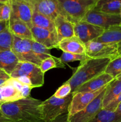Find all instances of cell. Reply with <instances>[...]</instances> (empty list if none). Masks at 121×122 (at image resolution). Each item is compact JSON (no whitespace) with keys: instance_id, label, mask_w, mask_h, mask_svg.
Returning a JSON list of instances; mask_svg holds the SVG:
<instances>
[{"instance_id":"6da1fadb","label":"cell","mask_w":121,"mask_h":122,"mask_svg":"<svg viewBox=\"0 0 121 122\" xmlns=\"http://www.w3.org/2000/svg\"><path fill=\"white\" fill-rule=\"evenodd\" d=\"M42 103L29 96L0 105V111L13 122H44Z\"/></svg>"},{"instance_id":"7a4b0ae2","label":"cell","mask_w":121,"mask_h":122,"mask_svg":"<svg viewBox=\"0 0 121 122\" xmlns=\"http://www.w3.org/2000/svg\"><path fill=\"white\" fill-rule=\"evenodd\" d=\"M109 58H88L81 61L71 78L66 81L71 86L72 93L91 79L104 72L110 62Z\"/></svg>"},{"instance_id":"3957f363","label":"cell","mask_w":121,"mask_h":122,"mask_svg":"<svg viewBox=\"0 0 121 122\" xmlns=\"http://www.w3.org/2000/svg\"><path fill=\"white\" fill-rule=\"evenodd\" d=\"M44 74L40 67L36 64L19 61L10 75V77L16 79L33 89L43 85Z\"/></svg>"},{"instance_id":"277c9868","label":"cell","mask_w":121,"mask_h":122,"mask_svg":"<svg viewBox=\"0 0 121 122\" xmlns=\"http://www.w3.org/2000/svg\"><path fill=\"white\" fill-rule=\"evenodd\" d=\"M62 15L74 24L81 21L87 13L96 7L98 0H57Z\"/></svg>"},{"instance_id":"5b68a950","label":"cell","mask_w":121,"mask_h":122,"mask_svg":"<svg viewBox=\"0 0 121 122\" xmlns=\"http://www.w3.org/2000/svg\"><path fill=\"white\" fill-rule=\"evenodd\" d=\"M72 94L64 98H58L52 95L42 101V109L44 122H50L61 114L68 113V108L72 100Z\"/></svg>"},{"instance_id":"8992f818","label":"cell","mask_w":121,"mask_h":122,"mask_svg":"<svg viewBox=\"0 0 121 122\" xmlns=\"http://www.w3.org/2000/svg\"><path fill=\"white\" fill-rule=\"evenodd\" d=\"M85 54L90 58L114 59L120 56L117 44H109L91 41L85 44Z\"/></svg>"},{"instance_id":"52a82bcc","label":"cell","mask_w":121,"mask_h":122,"mask_svg":"<svg viewBox=\"0 0 121 122\" xmlns=\"http://www.w3.org/2000/svg\"><path fill=\"white\" fill-rule=\"evenodd\" d=\"M81 21H86L106 30L115 26H121V15L107 14L93 9L87 13Z\"/></svg>"},{"instance_id":"ba28073f","label":"cell","mask_w":121,"mask_h":122,"mask_svg":"<svg viewBox=\"0 0 121 122\" xmlns=\"http://www.w3.org/2000/svg\"><path fill=\"white\" fill-rule=\"evenodd\" d=\"M11 51L19 61L30 63L40 66L42 62L34 54L32 50L31 40L21 39L14 36Z\"/></svg>"},{"instance_id":"9c48e42d","label":"cell","mask_w":121,"mask_h":122,"mask_svg":"<svg viewBox=\"0 0 121 122\" xmlns=\"http://www.w3.org/2000/svg\"><path fill=\"white\" fill-rule=\"evenodd\" d=\"M107 85L97 91L77 92L72 94V100L68 108V118L85 108L106 88Z\"/></svg>"},{"instance_id":"30bf717a","label":"cell","mask_w":121,"mask_h":122,"mask_svg":"<svg viewBox=\"0 0 121 122\" xmlns=\"http://www.w3.org/2000/svg\"><path fill=\"white\" fill-rule=\"evenodd\" d=\"M106 89L83 110L69 117V122H91L92 121L102 109V102Z\"/></svg>"},{"instance_id":"8fae6325","label":"cell","mask_w":121,"mask_h":122,"mask_svg":"<svg viewBox=\"0 0 121 122\" xmlns=\"http://www.w3.org/2000/svg\"><path fill=\"white\" fill-rule=\"evenodd\" d=\"M33 11L53 20L62 11L57 0H30L28 2Z\"/></svg>"},{"instance_id":"7c38bea8","label":"cell","mask_w":121,"mask_h":122,"mask_svg":"<svg viewBox=\"0 0 121 122\" xmlns=\"http://www.w3.org/2000/svg\"><path fill=\"white\" fill-rule=\"evenodd\" d=\"M104 31V29L84 21L74 24V35L84 44L99 37Z\"/></svg>"},{"instance_id":"4fadbf2b","label":"cell","mask_w":121,"mask_h":122,"mask_svg":"<svg viewBox=\"0 0 121 122\" xmlns=\"http://www.w3.org/2000/svg\"><path fill=\"white\" fill-rule=\"evenodd\" d=\"M31 31L33 40L49 49L58 48V41L56 32L32 26Z\"/></svg>"},{"instance_id":"5bb4252c","label":"cell","mask_w":121,"mask_h":122,"mask_svg":"<svg viewBox=\"0 0 121 122\" xmlns=\"http://www.w3.org/2000/svg\"><path fill=\"white\" fill-rule=\"evenodd\" d=\"M11 13L10 19H17L26 24L30 28L32 27L33 10L30 5L26 2L11 1Z\"/></svg>"},{"instance_id":"9a60e30c","label":"cell","mask_w":121,"mask_h":122,"mask_svg":"<svg viewBox=\"0 0 121 122\" xmlns=\"http://www.w3.org/2000/svg\"><path fill=\"white\" fill-rule=\"evenodd\" d=\"M115 79L105 72L91 79L90 81L82 85L72 94L83 92H91L97 91L105 86L107 85Z\"/></svg>"},{"instance_id":"2e32d148","label":"cell","mask_w":121,"mask_h":122,"mask_svg":"<svg viewBox=\"0 0 121 122\" xmlns=\"http://www.w3.org/2000/svg\"><path fill=\"white\" fill-rule=\"evenodd\" d=\"M55 26L59 42L65 38L74 35V24L64 15L59 14L54 20Z\"/></svg>"},{"instance_id":"e0dca14e","label":"cell","mask_w":121,"mask_h":122,"mask_svg":"<svg viewBox=\"0 0 121 122\" xmlns=\"http://www.w3.org/2000/svg\"><path fill=\"white\" fill-rule=\"evenodd\" d=\"M24 98L20 90L8 79L0 86V105L6 102H13Z\"/></svg>"},{"instance_id":"ac0fdd59","label":"cell","mask_w":121,"mask_h":122,"mask_svg":"<svg viewBox=\"0 0 121 122\" xmlns=\"http://www.w3.org/2000/svg\"><path fill=\"white\" fill-rule=\"evenodd\" d=\"M58 48L63 52L85 54V44L75 36L62 39L58 44Z\"/></svg>"},{"instance_id":"d6986e66","label":"cell","mask_w":121,"mask_h":122,"mask_svg":"<svg viewBox=\"0 0 121 122\" xmlns=\"http://www.w3.org/2000/svg\"><path fill=\"white\" fill-rule=\"evenodd\" d=\"M8 27L15 36L21 39L33 40L31 29L23 21L17 19H9Z\"/></svg>"},{"instance_id":"ffe728a7","label":"cell","mask_w":121,"mask_h":122,"mask_svg":"<svg viewBox=\"0 0 121 122\" xmlns=\"http://www.w3.org/2000/svg\"><path fill=\"white\" fill-rule=\"evenodd\" d=\"M19 61L11 50L0 51V69L10 76Z\"/></svg>"},{"instance_id":"44dd1931","label":"cell","mask_w":121,"mask_h":122,"mask_svg":"<svg viewBox=\"0 0 121 122\" xmlns=\"http://www.w3.org/2000/svg\"><path fill=\"white\" fill-rule=\"evenodd\" d=\"M121 93V80L115 79L107 85L102 102V109L105 108Z\"/></svg>"},{"instance_id":"7402d4cb","label":"cell","mask_w":121,"mask_h":122,"mask_svg":"<svg viewBox=\"0 0 121 122\" xmlns=\"http://www.w3.org/2000/svg\"><path fill=\"white\" fill-rule=\"evenodd\" d=\"M93 41L121 44V26H115L104 30L103 33Z\"/></svg>"},{"instance_id":"603a6c76","label":"cell","mask_w":121,"mask_h":122,"mask_svg":"<svg viewBox=\"0 0 121 122\" xmlns=\"http://www.w3.org/2000/svg\"><path fill=\"white\" fill-rule=\"evenodd\" d=\"M32 26L45 29L52 32H55L54 21L36 11H33Z\"/></svg>"},{"instance_id":"cb8c5ba5","label":"cell","mask_w":121,"mask_h":122,"mask_svg":"<svg viewBox=\"0 0 121 122\" xmlns=\"http://www.w3.org/2000/svg\"><path fill=\"white\" fill-rule=\"evenodd\" d=\"M31 44L33 53L41 62L44 60L53 56L51 53V49L34 41V40H31Z\"/></svg>"},{"instance_id":"d4e9b609","label":"cell","mask_w":121,"mask_h":122,"mask_svg":"<svg viewBox=\"0 0 121 122\" xmlns=\"http://www.w3.org/2000/svg\"><path fill=\"white\" fill-rule=\"evenodd\" d=\"M95 10L103 13L115 15H121V0H114L102 5Z\"/></svg>"},{"instance_id":"484cf974","label":"cell","mask_w":121,"mask_h":122,"mask_svg":"<svg viewBox=\"0 0 121 122\" xmlns=\"http://www.w3.org/2000/svg\"><path fill=\"white\" fill-rule=\"evenodd\" d=\"M13 39L14 35L8 27L0 32V51L11 50Z\"/></svg>"},{"instance_id":"4316f807","label":"cell","mask_w":121,"mask_h":122,"mask_svg":"<svg viewBox=\"0 0 121 122\" xmlns=\"http://www.w3.org/2000/svg\"><path fill=\"white\" fill-rule=\"evenodd\" d=\"M40 68L42 71L45 73L48 70L54 68H65V65L60 60V58L55 57H49L42 61L40 65Z\"/></svg>"},{"instance_id":"83f0119b","label":"cell","mask_w":121,"mask_h":122,"mask_svg":"<svg viewBox=\"0 0 121 122\" xmlns=\"http://www.w3.org/2000/svg\"><path fill=\"white\" fill-rule=\"evenodd\" d=\"M106 73L116 79L121 74V55L111 60L104 71Z\"/></svg>"},{"instance_id":"f1b7e54d","label":"cell","mask_w":121,"mask_h":122,"mask_svg":"<svg viewBox=\"0 0 121 122\" xmlns=\"http://www.w3.org/2000/svg\"><path fill=\"white\" fill-rule=\"evenodd\" d=\"M118 116L115 112L102 109L91 122H113Z\"/></svg>"},{"instance_id":"f546056e","label":"cell","mask_w":121,"mask_h":122,"mask_svg":"<svg viewBox=\"0 0 121 122\" xmlns=\"http://www.w3.org/2000/svg\"><path fill=\"white\" fill-rule=\"evenodd\" d=\"M88 58H89V57L86 54H76L66 52H63L61 57H60V60L64 64L75 61H79L81 62Z\"/></svg>"},{"instance_id":"4dcf8cb0","label":"cell","mask_w":121,"mask_h":122,"mask_svg":"<svg viewBox=\"0 0 121 122\" xmlns=\"http://www.w3.org/2000/svg\"><path fill=\"white\" fill-rule=\"evenodd\" d=\"M71 93H72V89L71 85L70 83L66 82L57 89L53 95L58 98H64L67 97Z\"/></svg>"},{"instance_id":"1f68e13d","label":"cell","mask_w":121,"mask_h":122,"mask_svg":"<svg viewBox=\"0 0 121 122\" xmlns=\"http://www.w3.org/2000/svg\"><path fill=\"white\" fill-rule=\"evenodd\" d=\"M11 13L10 0L8 2L4 4L0 7V21H9Z\"/></svg>"},{"instance_id":"d6a6232c","label":"cell","mask_w":121,"mask_h":122,"mask_svg":"<svg viewBox=\"0 0 121 122\" xmlns=\"http://www.w3.org/2000/svg\"><path fill=\"white\" fill-rule=\"evenodd\" d=\"M121 102V93L115 99L113 100L104 109L107 110L112 111V112H115V110L117 108V106Z\"/></svg>"},{"instance_id":"836d02e7","label":"cell","mask_w":121,"mask_h":122,"mask_svg":"<svg viewBox=\"0 0 121 122\" xmlns=\"http://www.w3.org/2000/svg\"><path fill=\"white\" fill-rule=\"evenodd\" d=\"M50 122H69L68 114L65 113V114H61Z\"/></svg>"},{"instance_id":"e575fe53","label":"cell","mask_w":121,"mask_h":122,"mask_svg":"<svg viewBox=\"0 0 121 122\" xmlns=\"http://www.w3.org/2000/svg\"><path fill=\"white\" fill-rule=\"evenodd\" d=\"M11 77L9 75H8V74L6 72H5L4 70H2V69H0V79L8 80Z\"/></svg>"},{"instance_id":"d590c367","label":"cell","mask_w":121,"mask_h":122,"mask_svg":"<svg viewBox=\"0 0 121 122\" xmlns=\"http://www.w3.org/2000/svg\"><path fill=\"white\" fill-rule=\"evenodd\" d=\"M8 25H9V21H0V32L5 29L7 27H8Z\"/></svg>"},{"instance_id":"8d00e7d4","label":"cell","mask_w":121,"mask_h":122,"mask_svg":"<svg viewBox=\"0 0 121 122\" xmlns=\"http://www.w3.org/2000/svg\"><path fill=\"white\" fill-rule=\"evenodd\" d=\"M114 1V0H98L97 4H96V7H94V9H97V8H99L100 6H102V5L104 4L110 2V1Z\"/></svg>"},{"instance_id":"74e56055","label":"cell","mask_w":121,"mask_h":122,"mask_svg":"<svg viewBox=\"0 0 121 122\" xmlns=\"http://www.w3.org/2000/svg\"><path fill=\"white\" fill-rule=\"evenodd\" d=\"M0 122H13L4 116L0 111Z\"/></svg>"},{"instance_id":"f35d334b","label":"cell","mask_w":121,"mask_h":122,"mask_svg":"<svg viewBox=\"0 0 121 122\" xmlns=\"http://www.w3.org/2000/svg\"><path fill=\"white\" fill-rule=\"evenodd\" d=\"M115 112L117 114H121V102H120L119 104L118 105V106H117V108H116V110H115Z\"/></svg>"},{"instance_id":"ab89813d","label":"cell","mask_w":121,"mask_h":122,"mask_svg":"<svg viewBox=\"0 0 121 122\" xmlns=\"http://www.w3.org/2000/svg\"><path fill=\"white\" fill-rule=\"evenodd\" d=\"M7 80H5V79H0V86L2 85L3 84H4L6 82V81H7Z\"/></svg>"},{"instance_id":"60d3db41","label":"cell","mask_w":121,"mask_h":122,"mask_svg":"<svg viewBox=\"0 0 121 122\" xmlns=\"http://www.w3.org/2000/svg\"><path fill=\"white\" fill-rule=\"evenodd\" d=\"M11 1H18V2H26L28 3L30 0H10Z\"/></svg>"},{"instance_id":"b9f144b4","label":"cell","mask_w":121,"mask_h":122,"mask_svg":"<svg viewBox=\"0 0 121 122\" xmlns=\"http://www.w3.org/2000/svg\"><path fill=\"white\" fill-rule=\"evenodd\" d=\"M9 1V0H0V3L1 4H5L7 3Z\"/></svg>"},{"instance_id":"7bdbcfd3","label":"cell","mask_w":121,"mask_h":122,"mask_svg":"<svg viewBox=\"0 0 121 122\" xmlns=\"http://www.w3.org/2000/svg\"><path fill=\"white\" fill-rule=\"evenodd\" d=\"M116 79H118V80H121V75H119L117 77H116Z\"/></svg>"},{"instance_id":"ee69618b","label":"cell","mask_w":121,"mask_h":122,"mask_svg":"<svg viewBox=\"0 0 121 122\" xmlns=\"http://www.w3.org/2000/svg\"><path fill=\"white\" fill-rule=\"evenodd\" d=\"M119 53L120 55H121V44H119Z\"/></svg>"},{"instance_id":"f6af8a7d","label":"cell","mask_w":121,"mask_h":122,"mask_svg":"<svg viewBox=\"0 0 121 122\" xmlns=\"http://www.w3.org/2000/svg\"><path fill=\"white\" fill-rule=\"evenodd\" d=\"M4 4H1V3H0V7H1V6H2V5H3Z\"/></svg>"},{"instance_id":"bcb514c9","label":"cell","mask_w":121,"mask_h":122,"mask_svg":"<svg viewBox=\"0 0 121 122\" xmlns=\"http://www.w3.org/2000/svg\"></svg>"}]
</instances>
